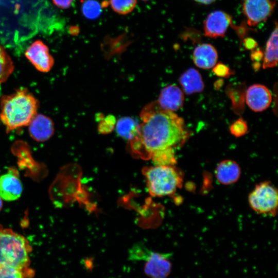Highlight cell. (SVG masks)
Instances as JSON below:
<instances>
[{
	"instance_id": "cell-1",
	"label": "cell",
	"mask_w": 278,
	"mask_h": 278,
	"mask_svg": "<svg viewBox=\"0 0 278 278\" xmlns=\"http://www.w3.org/2000/svg\"><path fill=\"white\" fill-rule=\"evenodd\" d=\"M140 118L138 134L130 144L132 151L142 158H150L155 151L173 148L187 137L183 119L162 109L157 101L146 105Z\"/></svg>"
},
{
	"instance_id": "cell-2",
	"label": "cell",
	"mask_w": 278,
	"mask_h": 278,
	"mask_svg": "<svg viewBox=\"0 0 278 278\" xmlns=\"http://www.w3.org/2000/svg\"><path fill=\"white\" fill-rule=\"evenodd\" d=\"M0 103V119L7 132L28 126L37 114L38 101L26 89L3 96Z\"/></svg>"
},
{
	"instance_id": "cell-3",
	"label": "cell",
	"mask_w": 278,
	"mask_h": 278,
	"mask_svg": "<svg viewBox=\"0 0 278 278\" xmlns=\"http://www.w3.org/2000/svg\"><path fill=\"white\" fill-rule=\"evenodd\" d=\"M31 251L32 247L24 236L0 224V264L18 269L26 278H31L34 275L30 266Z\"/></svg>"
},
{
	"instance_id": "cell-4",
	"label": "cell",
	"mask_w": 278,
	"mask_h": 278,
	"mask_svg": "<svg viewBox=\"0 0 278 278\" xmlns=\"http://www.w3.org/2000/svg\"><path fill=\"white\" fill-rule=\"evenodd\" d=\"M149 194L162 197L173 194L182 183L179 172L172 166L155 165L143 169Z\"/></svg>"
},
{
	"instance_id": "cell-5",
	"label": "cell",
	"mask_w": 278,
	"mask_h": 278,
	"mask_svg": "<svg viewBox=\"0 0 278 278\" xmlns=\"http://www.w3.org/2000/svg\"><path fill=\"white\" fill-rule=\"evenodd\" d=\"M249 202L257 213L274 216L278 203L277 189L269 182L260 183L250 194Z\"/></svg>"
},
{
	"instance_id": "cell-6",
	"label": "cell",
	"mask_w": 278,
	"mask_h": 278,
	"mask_svg": "<svg viewBox=\"0 0 278 278\" xmlns=\"http://www.w3.org/2000/svg\"><path fill=\"white\" fill-rule=\"evenodd\" d=\"M275 6L273 0H243L242 12L249 26L255 27L265 22Z\"/></svg>"
},
{
	"instance_id": "cell-7",
	"label": "cell",
	"mask_w": 278,
	"mask_h": 278,
	"mask_svg": "<svg viewBox=\"0 0 278 278\" xmlns=\"http://www.w3.org/2000/svg\"><path fill=\"white\" fill-rule=\"evenodd\" d=\"M142 259L145 262L144 273L150 278H167L171 273L172 264L167 254L151 251L146 248Z\"/></svg>"
},
{
	"instance_id": "cell-8",
	"label": "cell",
	"mask_w": 278,
	"mask_h": 278,
	"mask_svg": "<svg viewBox=\"0 0 278 278\" xmlns=\"http://www.w3.org/2000/svg\"><path fill=\"white\" fill-rule=\"evenodd\" d=\"M232 25V16L228 13L220 10L212 11L203 22L204 35L215 39L224 37L228 28Z\"/></svg>"
},
{
	"instance_id": "cell-9",
	"label": "cell",
	"mask_w": 278,
	"mask_h": 278,
	"mask_svg": "<svg viewBox=\"0 0 278 278\" xmlns=\"http://www.w3.org/2000/svg\"><path fill=\"white\" fill-rule=\"evenodd\" d=\"M25 56L38 71L48 72L53 67L54 60L47 46L41 41L33 42L26 50Z\"/></svg>"
},
{
	"instance_id": "cell-10",
	"label": "cell",
	"mask_w": 278,
	"mask_h": 278,
	"mask_svg": "<svg viewBox=\"0 0 278 278\" xmlns=\"http://www.w3.org/2000/svg\"><path fill=\"white\" fill-rule=\"evenodd\" d=\"M246 101L252 111L262 112L266 110L270 105L272 95L266 86L260 84H254L247 89Z\"/></svg>"
},
{
	"instance_id": "cell-11",
	"label": "cell",
	"mask_w": 278,
	"mask_h": 278,
	"mask_svg": "<svg viewBox=\"0 0 278 278\" xmlns=\"http://www.w3.org/2000/svg\"><path fill=\"white\" fill-rule=\"evenodd\" d=\"M22 184L18 175L10 171L0 176V197L7 201L18 199L22 192Z\"/></svg>"
},
{
	"instance_id": "cell-12",
	"label": "cell",
	"mask_w": 278,
	"mask_h": 278,
	"mask_svg": "<svg viewBox=\"0 0 278 278\" xmlns=\"http://www.w3.org/2000/svg\"><path fill=\"white\" fill-rule=\"evenodd\" d=\"M30 136L38 142L49 139L54 132V126L52 120L48 117L37 114L28 125Z\"/></svg>"
},
{
	"instance_id": "cell-13",
	"label": "cell",
	"mask_w": 278,
	"mask_h": 278,
	"mask_svg": "<svg viewBox=\"0 0 278 278\" xmlns=\"http://www.w3.org/2000/svg\"><path fill=\"white\" fill-rule=\"evenodd\" d=\"M184 96L182 91L175 84H171L163 88L157 101L163 110L175 111L183 105Z\"/></svg>"
},
{
	"instance_id": "cell-14",
	"label": "cell",
	"mask_w": 278,
	"mask_h": 278,
	"mask_svg": "<svg viewBox=\"0 0 278 278\" xmlns=\"http://www.w3.org/2000/svg\"><path fill=\"white\" fill-rule=\"evenodd\" d=\"M194 64L202 69H210L217 63L218 53L214 46L209 43H202L195 48L193 53Z\"/></svg>"
},
{
	"instance_id": "cell-15",
	"label": "cell",
	"mask_w": 278,
	"mask_h": 278,
	"mask_svg": "<svg viewBox=\"0 0 278 278\" xmlns=\"http://www.w3.org/2000/svg\"><path fill=\"white\" fill-rule=\"evenodd\" d=\"M240 168L236 162L225 160L218 164L215 173L220 183L228 185L236 182L240 177Z\"/></svg>"
},
{
	"instance_id": "cell-16",
	"label": "cell",
	"mask_w": 278,
	"mask_h": 278,
	"mask_svg": "<svg viewBox=\"0 0 278 278\" xmlns=\"http://www.w3.org/2000/svg\"><path fill=\"white\" fill-rule=\"evenodd\" d=\"M179 82L184 93L190 95L202 92L204 85L200 73L194 68H189L180 77Z\"/></svg>"
},
{
	"instance_id": "cell-17",
	"label": "cell",
	"mask_w": 278,
	"mask_h": 278,
	"mask_svg": "<svg viewBox=\"0 0 278 278\" xmlns=\"http://www.w3.org/2000/svg\"><path fill=\"white\" fill-rule=\"evenodd\" d=\"M277 25L272 31L266 43L263 67L264 69L272 68L277 65Z\"/></svg>"
},
{
	"instance_id": "cell-18",
	"label": "cell",
	"mask_w": 278,
	"mask_h": 278,
	"mask_svg": "<svg viewBox=\"0 0 278 278\" xmlns=\"http://www.w3.org/2000/svg\"><path fill=\"white\" fill-rule=\"evenodd\" d=\"M138 126L139 124L133 118L124 116L116 121L115 128L119 136L131 141L137 136Z\"/></svg>"
},
{
	"instance_id": "cell-19",
	"label": "cell",
	"mask_w": 278,
	"mask_h": 278,
	"mask_svg": "<svg viewBox=\"0 0 278 278\" xmlns=\"http://www.w3.org/2000/svg\"><path fill=\"white\" fill-rule=\"evenodd\" d=\"M155 165L172 166L176 162L173 148H167L154 151L150 156Z\"/></svg>"
},
{
	"instance_id": "cell-20",
	"label": "cell",
	"mask_w": 278,
	"mask_h": 278,
	"mask_svg": "<svg viewBox=\"0 0 278 278\" xmlns=\"http://www.w3.org/2000/svg\"><path fill=\"white\" fill-rule=\"evenodd\" d=\"M14 70V65L10 56L0 45V84L9 78Z\"/></svg>"
},
{
	"instance_id": "cell-21",
	"label": "cell",
	"mask_w": 278,
	"mask_h": 278,
	"mask_svg": "<svg viewBox=\"0 0 278 278\" xmlns=\"http://www.w3.org/2000/svg\"><path fill=\"white\" fill-rule=\"evenodd\" d=\"M81 10L85 17L93 20L100 15L101 7L96 0H85L82 4Z\"/></svg>"
},
{
	"instance_id": "cell-22",
	"label": "cell",
	"mask_w": 278,
	"mask_h": 278,
	"mask_svg": "<svg viewBox=\"0 0 278 278\" xmlns=\"http://www.w3.org/2000/svg\"><path fill=\"white\" fill-rule=\"evenodd\" d=\"M110 4L114 11L125 15L130 13L134 9L136 0H110Z\"/></svg>"
},
{
	"instance_id": "cell-23",
	"label": "cell",
	"mask_w": 278,
	"mask_h": 278,
	"mask_svg": "<svg viewBox=\"0 0 278 278\" xmlns=\"http://www.w3.org/2000/svg\"><path fill=\"white\" fill-rule=\"evenodd\" d=\"M99 121L98 130L102 134H107L112 132L115 128L116 122L115 117L111 115L103 117Z\"/></svg>"
},
{
	"instance_id": "cell-24",
	"label": "cell",
	"mask_w": 278,
	"mask_h": 278,
	"mask_svg": "<svg viewBox=\"0 0 278 278\" xmlns=\"http://www.w3.org/2000/svg\"><path fill=\"white\" fill-rule=\"evenodd\" d=\"M0 278H26L22 271L15 268L0 264Z\"/></svg>"
},
{
	"instance_id": "cell-25",
	"label": "cell",
	"mask_w": 278,
	"mask_h": 278,
	"mask_svg": "<svg viewBox=\"0 0 278 278\" xmlns=\"http://www.w3.org/2000/svg\"><path fill=\"white\" fill-rule=\"evenodd\" d=\"M247 122L241 117L235 121L230 127L231 133L236 137L245 135L248 131Z\"/></svg>"
},
{
	"instance_id": "cell-26",
	"label": "cell",
	"mask_w": 278,
	"mask_h": 278,
	"mask_svg": "<svg viewBox=\"0 0 278 278\" xmlns=\"http://www.w3.org/2000/svg\"><path fill=\"white\" fill-rule=\"evenodd\" d=\"M213 71L216 75L220 77H228L232 74L229 67L221 62L216 64Z\"/></svg>"
},
{
	"instance_id": "cell-27",
	"label": "cell",
	"mask_w": 278,
	"mask_h": 278,
	"mask_svg": "<svg viewBox=\"0 0 278 278\" xmlns=\"http://www.w3.org/2000/svg\"><path fill=\"white\" fill-rule=\"evenodd\" d=\"M74 0H53V3L58 7L66 9L70 7Z\"/></svg>"
},
{
	"instance_id": "cell-28",
	"label": "cell",
	"mask_w": 278,
	"mask_h": 278,
	"mask_svg": "<svg viewBox=\"0 0 278 278\" xmlns=\"http://www.w3.org/2000/svg\"><path fill=\"white\" fill-rule=\"evenodd\" d=\"M242 41L244 46L247 49L252 50L257 46V42L251 38H246Z\"/></svg>"
},
{
	"instance_id": "cell-29",
	"label": "cell",
	"mask_w": 278,
	"mask_h": 278,
	"mask_svg": "<svg viewBox=\"0 0 278 278\" xmlns=\"http://www.w3.org/2000/svg\"><path fill=\"white\" fill-rule=\"evenodd\" d=\"M251 57L253 61L258 63L263 58L264 54L261 50H256L252 52Z\"/></svg>"
},
{
	"instance_id": "cell-30",
	"label": "cell",
	"mask_w": 278,
	"mask_h": 278,
	"mask_svg": "<svg viewBox=\"0 0 278 278\" xmlns=\"http://www.w3.org/2000/svg\"><path fill=\"white\" fill-rule=\"evenodd\" d=\"M84 266L88 269H92L93 267V260L90 259H86L84 260Z\"/></svg>"
},
{
	"instance_id": "cell-31",
	"label": "cell",
	"mask_w": 278,
	"mask_h": 278,
	"mask_svg": "<svg viewBox=\"0 0 278 278\" xmlns=\"http://www.w3.org/2000/svg\"><path fill=\"white\" fill-rule=\"evenodd\" d=\"M194 1L200 4L208 5V4H211L214 3L216 0H194Z\"/></svg>"
},
{
	"instance_id": "cell-32",
	"label": "cell",
	"mask_w": 278,
	"mask_h": 278,
	"mask_svg": "<svg viewBox=\"0 0 278 278\" xmlns=\"http://www.w3.org/2000/svg\"><path fill=\"white\" fill-rule=\"evenodd\" d=\"M3 206V202L1 198L0 197V211L2 210Z\"/></svg>"
},
{
	"instance_id": "cell-33",
	"label": "cell",
	"mask_w": 278,
	"mask_h": 278,
	"mask_svg": "<svg viewBox=\"0 0 278 278\" xmlns=\"http://www.w3.org/2000/svg\"><path fill=\"white\" fill-rule=\"evenodd\" d=\"M142 1H148V0H142Z\"/></svg>"
}]
</instances>
